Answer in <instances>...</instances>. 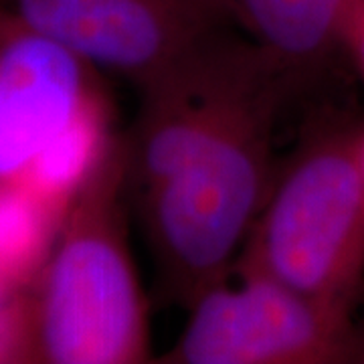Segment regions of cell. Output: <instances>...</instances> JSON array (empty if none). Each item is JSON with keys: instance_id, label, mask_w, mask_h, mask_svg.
<instances>
[{"instance_id": "277c9868", "label": "cell", "mask_w": 364, "mask_h": 364, "mask_svg": "<svg viewBox=\"0 0 364 364\" xmlns=\"http://www.w3.org/2000/svg\"><path fill=\"white\" fill-rule=\"evenodd\" d=\"M207 289L188 308L166 364H334L356 354L350 310L326 306L261 273Z\"/></svg>"}, {"instance_id": "52a82bcc", "label": "cell", "mask_w": 364, "mask_h": 364, "mask_svg": "<svg viewBox=\"0 0 364 364\" xmlns=\"http://www.w3.org/2000/svg\"><path fill=\"white\" fill-rule=\"evenodd\" d=\"M241 33L275 57L299 85L340 49L350 0H219Z\"/></svg>"}, {"instance_id": "30bf717a", "label": "cell", "mask_w": 364, "mask_h": 364, "mask_svg": "<svg viewBox=\"0 0 364 364\" xmlns=\"http://www.w3.org/2000/svg\"><path fill=\"white\" fill-rule=\"evenodd\" d=\"M35 363L31 287L0 282V364Z\"/></svg>"}, {"instance_id": "8fae6325", "label": "cell", "mask_w": 364, "mask_h": 364, "mask_svg": "<svg viewBox=\"0 0 364 364\" xmlns=\"http://www.w3.org/2000/svg\"><path fill=\"white\" fill-rule=\"evenodd\" d=\"M340 49L350 55L364 79V0H350L340 28Z\"/></svg>"}, {"instance_id": "7a4b0ae2", "label": "cell", "mask_w": 364, "mask_h": 364, "mask_svg": "<svg viewBox=\"0 0 364 364\" xmlns=\"http://www.w3.org/2000/svg\"><path fill=\"white\" fill-rule=\"evenodd\" d=\"M296 81L255 95L174 176L136 196L160 294L191 308L233 269L273 182V138Z\"/></svg>"}, {"instance_id": "3957f363", "label": "cell", "mask_w": 364, "mask_h": 364, "mask_svg": "<svg viewBox=\"0 0 364 364\" xmlns=\"http://www.w3.org/2000/svg\"><path fill=\"white\" fill-rule=\"evenodd\" d=\"M360 130L326 122L310 130L272 182L235 261L308 298L350 310L364 277Z\"/></svg>"}, {"instance_id": "5b68a950", "label": "cell", "mask_w": 364, "mask_h": 364, "mask_svg": "<svg viewBox=\"0 0 364 364\" xmlns=\"http://www.w3.org/2000/svg\"><path fill=\"white\" fill-rule=\"evenodd\" d=\"M0 9L136 87L237 26L219 0H0Z\"/></svg>"}, {"instance_id": "6da1fadb", "label": "cell", "mask_w": 364, "mask_h": 364, "mask_svg": "<svg viewBox=\"0 0 364 364\" xmlns=\"http://www.w3.org/2000/svg\"><path fill=\"white\" fill-rule=\"evenodd\" d=\"M126 138L71 203L31 286L35 358L45 364L150 363V318L124 213Z\"/></svg>"}, {"instance_id": "8992f818", "label": "cell", "mask_w": 364, "mask_h": 364, "mask_svg": "<svg viewBox=\"0 0 364 364\" xmlns=\"http://www.w3.org/2000/svg\"><path fill=\"white\" fill-rule=\"evenodd\" d=\"M97 91L95 67L0 9V181H13Z\"/></svg>"}, {"instance_id": "4fadbf2b", "label": "cell", "mask_w": 364, "mask_h": 364, "mask_svg": "<svg viewBox=\"0 0 364 364\" xmlns=\"http://www.w3.org/2000/svg\"><path fill=\"white\" fill-rule=\"evenodd\" d=\"M360 356H363V360H364V348H363V352H360Z\"/></svg>"}, {"instance_id": "ba28073f", "label": "cell", "mask_w": 364, "mask_h": 364, "mask_svg": "<svg viewBox=\"0 0 364 364\" xmlns=\"http://www.w3.org/2000/svg\"><path fill=\"white\" fill-rule=\"evenodd\" d=\"M119 136L112 130V105L97 91L59 134L41 148L13 181L65 219Z\"/></svg>"}, {"instance_id": "7c38bea8", "label": "cell", "mask_w": 364, "mask_h": 364, "mask_svg": "<svg viewBox=\"0 0 364 364\" xmlns=\"http://www.w3.org/2000/svg\"><path fill=\"white\" fill-rule=\"evenodd\" d=\"M358 150H360V162H363V170H364V130H360V138H358Z\"/></svg>"}, {"instance_id": "9c48e42d", "label": "cell", "mask_w": 364, "mask_h": 364, "mask_svg": "<svg viewBox=\"0 0 364 364\" xmlns=\"http://www.w3.org/2000/svg\"><path fill=\"white\" fill-rule=\"evenodd\" d=\"M63 217L16 181H0V282L31 287L51 253Z\"/></svg>"}]
</instances>
